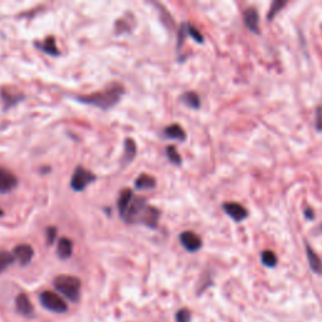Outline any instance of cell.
Segmentation results:
<instances>
[{
    "mask_svg": "<svg viewBox=\"0 0 322 322\" xmlns=\"http://www.w3.org/2000/svg\"><path fill=\"white\" fill-rule=\"evenodd\" d=\"M123 94V87L121 84H112L108 87L107 89H104L101 92H96V93L87 94V96H80L77 97L78 101L83 102V104L92 105L102 108V110H108L112 106H115Z\"/></svg>",
    "mask_w": 322,
    "mask_h": 322,
    "instance_id": "6da1fadb",
    "label": "cell"
},
{
    "mask_svg": "<svg viewBox=\"0 0 322 322\" xmlns=\"http://www.w3.org/2000/svg\"><path fill=\"white\" fill-rule=\"evenodd\" d=\"M55 289L72 302L78 301L81 295V281L75 276L60 274L55 277L53 282Z\"/></svg>",
    "mask_w": 322,
    "mask_h": 322,
    "instance_id": "7a4b0ae2",
    "label": "cell"
},
{
    "mask_svg": "<svg viewBox=\"0 0 322 322\" xmlns=\"http://www.w3.org/2000/svg\"><path fill=\"white\" fill-rule=\"evenodd\" d=\"M42 306L54 313H65L68 311V305L59 295L52 291H44L39 296Z\"/></svg>",
    "mask_w": 322,
    "mask_h": 322,
    "instance_id": "3957f363",
    "label": "cell"
},
{
    "mask_svg": "<svg viewBox=\"0 0 322 322\" xmlns=\"http://www.w3.org/2000/svg\"><path fill=\"white\" fill-rule=\"evenodd\" d=\"M96 180V176L91 173V171L86 170V169L78 166L73 173L72 179H71V186L76 191H82L86 189L91 183Z\"/></svg>",
    "mask_w": 322,
    "mask_h": 322,
    "instance_id": "277c9868",
    "label": "cell"
},
{
    "mask_svg": "<svg viewBox=\"0 0 322 322\" xmlns=\"http://www.w3.org/2000/svg\"><path fill=\"white\" fill-rule=\"evenodd\" d=\"M180 242L181 244H183V247L185 248L186 250H189V252H197V250H199L203 245L200 237L198 236V234H195L194 232L190 231L181 233Z\"/></svg>",
    "mask_w": 322,
    "mask_h": 322,
    "instance_id": "5b68a950",
    "label": "cell"
},
{
    "mask_svg": "<svg viewBox=\"0 0 322 322\" xmlns=\"http://www.w3.org/2000/svg\"><path fill=\"white\" fill-rule=\"evenodd\" d=\"M13 255L22 266H27L33 260L34 250L29 244H19L13 250Z\"/></svg>",
    "mask_w": 322,
    "mask_h": 322,
    "instance_id": "8992f818",
    "label": "cell"
},
{
    "mask_svg": "<svg viewBox=\"0 0 322 322\" xmlns=\"http://www.w3.org/2000/svg\"><path fill=\"white\" fill-rule=\"evenodd\" d=\"M17 176L9 170L0 168V192H8L17 186Z\"/></svg>",
    "mask_w": 322,
    "mask_h": 322,
    "instance_id": "52a82bcc",
    "label": "cell"
},
{
    "mask_svg": "<svg viewBox=\"0 0 322 322\" xmlns=\"http://www.w3.org/2000/svg\"><path fill=\"white\" fill-rule=\"evenodd\" d=\"M224 212L227 213L232 219H234L236 221H242L244 220L248 216V212L244 207H242L238 203H226L223 205Z\"/></svg>",
    "mask_w": 322,
    "mask_h": 322,
    "instance_id": "ba28073f",
    "label": "cell"
},
{
    "mask_svg": "<svg viewBox=\"0 0 322 322\" xmlns=\"http://www.w3.org/2000/svg\"><path fill=\"white\" fill-rule=\"evenodd\" d=\"M244 17V24L253 33H260V15L255 8H248L243 13Z\"/></svg>",
    "mask_w": 322,
    "mask_h": 322,
    "instance_id": "9c48e42d",
    "label": "cell"
},
{
    "mask_svg": "<svg viewBox=\"0 0 322 322\" xmlns=\"http://www.w3.org/2000/svg\"><path fill=\"white\" fill-rule=\"evenodd\" d=\"M15 306H17V311L20 313V315L25 316V317H31L34 313V307L31 305L30 300L27 295L20 294L15 300Z\"/></svg>",
    "mask_w": 322,
    "mask_h": 322,
    "instance_id": "30bf717a",
    "label": "cell"
},
{
    "mask_svg": "<svg viewBox=\"0 0 322 322\" xmlns=\"http://www.w3.org/2000/svg\"><path fill=\"white\" fill-rule=\"evenodd\" d=\"M73 252V243L71 239L68 238H60L59 242H58V247H57V253L59 255V258L62 260H67L72 255Z\"/></svg>",
    "mask_w": 322,
    "mask_h": 322,
    "instance_id": "8fae6325",
    "label": "cell"
},
{
    "mask_svg": "<svg viewBox=\"0 0 322 322\" xmlns=\"http://www.w3.org/2000/svg\"><path fill=\"white\" fill-rule=\"evenodd\" d=\"M306 250H307V260L310 263V268L315 272L316 274H322V261L321 258L313 252L312 248L310 245H306Z\"/></svg>",
    "mask_w": 322,
    "mask_h": 322,
    "instance_id": "7c38bea8",
    "label": "cell"
},
{
    "mask_svg": "<svg viewBox=\"0 0 322 322\" xmlns=\"http://www.w3.org/2000/svg\"><path fill=\"white\" fill-rule=\"evenodd\" d=\"M135 186L139 190H149L154 189L156 186V180L149 174H141L139 178L135 180Z\"/></svg>",
    "mask_w": 322,
    "mask_h": 322,
    "instance_id": "4fadbf2b",
    "label": "cell"
},
{
    "mask_svg": "<svg viewBox=\"0 0 322 322\" xmlns=\"http://www.w3.org/2000/svg\"><path fill=\"white\" fill-rule=\"evenodd\" d=\"M165 135L168 137H170V139L179 140V141H184V140L186 139L185 131L183 130V127H181L180 125H176V123H174V125H170L169 127H166Z\"/></svg>",
    "mask_w": 322,
    "mask_h": 322,
    "instance_id": "5bb4252c",
    "label": "cell"
},
{
    "mask_svg": "<svg viewBox=\"0 0 322 322\" xmlns=\"http://www.w3.org/2000/svg\"><path fill=\"white\" fill-rule=\"evenodd\" d=\"M37 47L41 48L43 52H46L47 54H51V55L59 54V52H58V48H57V44H55V39L52 38V37L44 39L43 43L37 44Z\"/></svg>",
    "mask_w": 322,
    "mask_h": 322,
    "instance_id": "9a60e30c",
    "label": "cell"
},
{
    "mask_svg": "<svg viewBox=\"0 0 322 322\" xmlns=\"http://www.w3.org/2000/svg\"><path fill=\"white\" fill-rule=\"evenodd\" d=\"M133 198L134 195L133 192H131V190H122L120 198H118V212H120V215H122L123 213H125L126 208L128 207V204H130V202L133 200Z\"/></svg>",
    "mask_w": 322,
    "mask_h": 322,
    "instance_id": "2e32d148",
    "label": "cell"
},
{
    "mask_svg": "<svg viewBox=\"0 0 322 322\" xmlns=\"http://www.w3.org/2000/svg\"><path fill=\"white\" fill-rule=\"evenodd\" d=\"M135 156H136V144L131 139L125 140V154H123L122 161L128 164L134 160Z\"/></svg>",
    "mask_w": 322,
    "mask_h": 322,
    "instance_id": "e0dca14e",
    "label": "cell"
},
{
    "mask_svg": "<svg viewBox=\"0 0 322 322\" xmlns=\"http://www.w3.org/2000/svg\"><path fill=\"white\" fill-rule=\"evenodd\" d=\"M15 262V258L13 253L5 252V250H0V273L8 269L13 263Z\"/></svg>",
    "mask_w": 322,
    "mask_h": 322,
    "instance_id": "ac0fdd59",
    "label": "cell"
},
{
    "mask_svg": "<svg viewBox=\"0 0 322 322\" xmlns=\"http://www.w3.org/2000/svg\"><path fill=\"white\" fill-rule=\"evenodd\" d=\"M181 100L185 105H188L191 108H199L200 107V99L195 92H186L181 96Z\"/></svg>",
    "mask_w": 322,
    "mask_h": 322,
    "instance_id": "d6986e66",
    "label": "cell"
},
{
    "mask_svg": "<svg viewBox=\"0 0 322 322\" xmlns=\"http://www.w3.org/2000/svg\"><path fill=\"white\" fill-rule=\"evenodd\" d=\"M261 260H262L263 265L268 268L276 267L277 262H278L277 255L274 254L272 250H265V252H262V254H261Z\"/></svg>",
    "mask_w": 322,
    "mask_h": 322,
    "instance_id": "ffe728a7",
    "label": "cell"
},
{
    "mask_svg": "<svg viewBox=\"0 0 322 322\" xmlns=\"http://www.w3.org/2000/svg\"><path fill=\"white\" fill-rule=\"evenodd\" d=\"M166 155H168V159L173 164H175V165H180L181 164V156L174 146L166 147Z\"/></svg>",
    "mask_w": 322,
    "mask_h": 322,
    "instance_id": "44dd1931",
    "label": "cell"
},
{
    "mask_svg": "<svg viewBox=\"0 0 322 322\" xmlns=\"http://www.w3.org/2000/svg\"><path fill=\"white\" fill-rule=\"evenodd\" d=\"M286 4H287L286 2H279V0H276V2L272 3L271 10H269L268 13V20L273 19V18L277 15V13H278L279 10H282V8H283Z\"/></svg>",
    "mask_w": 322,
    "mask_h": 322,
    "instance_id": "7402d4cb",
    "label": "cell"
},
{
    "mask_svg": "<svg viewBox=\"0 0 322 322\" xmlns=\"http://www.w3.org/2000/svg\"><path fill=\"white\" fill-rule=\"evenodd\" d=\"M2 96H3V100H4L5 105H7V107L13 106L14 104H17L18 100H20L17 97V93L9 94V91H5V89H3L2 91Z\"/></svg>",
    "mask_w": 322,
    "mask_h": 322,
    "instance_id": "603a6c76",
    "label": "cell"
},
{
    "mask_svg": "<svg viewBox=\"0 0 322 322\" xmlns=\"http://www.w3.org/2000/svg\"><path fill=\"white\" fill-rule=\"evenodd\" d=\"M176 322H190L191 320V313L188 308H181V310L178 311L175 316Z\"/></svg>",
    "mask_w": 322,
    "mask_h": 322,
    "instance_id": "cb8c5ba5",
    "label": "cell"
},
{
    "mask_svg": "<svg viewBox=\"0 0 322 322\" xmlns=\"http://www.w3.org/2000/svg\"><path fill=\"white\" fill-rule=\"evenodd\" d=\"M186 28H188V33L191 36V38L194 39L195 42H198V43H203V41H204V38H203L202 33H200L199 30H198L197 28H194L192 25L190 24H186Z\"/></svg>",
    "mask_w": 322,
    "mask_h": 322,
    "instance_id": "d4e9b609",
    "label": "cell"
},
{
    "mask_svg": "<svg viewBox=\"0 0 322 322\" xmlns=\"http://www.w3.org/2000/svg\"><path fill=\"white\" fill-rule=\"evenodd\" d=\"M55 237H57V229L48 228V231H47V241H48V244H53Z\"/></svg>",
    "mask_w": 322,
    "mask_h": 322,
    "instance_id": "484cf974",
    "label": "cell"
},
{
    "mask_svg": "<svg viewBox=\"0 0 322 322\" xmlns=\"http://www.w3.org/2000/svg\"><path fill=\"white\" fill-rule=\"evenodd\" d=\"M316 128L322 131V107H317L316 110Z\"/></svg>",
    "mask_w": 322,
    "mask_h": 322,
    "instance_id": "4316f807",
    "label": "cell"
},
{
    "mask_svg": "<svg viewBox=\"0 0 322 322\" xmlns=\"http://www.w3.org/2000/svg\"><path fill=\"white\" fill-rule=\"evenodd\" d=\"M305 215H306V218H307V219H313V218H315V214H313V210L308 209V208L305 210Z\"/></svg>",
    "mask_w": 322,
    "mask_h": 322,
    "instance_id": "83f0119b",
    "label": "cell"
},
{
    "mask_svg": "<svg viewBox=\"0 0 322 322\" xmlns=\"http://www.w3.org/2000/svg\"><path fill=\"white\" fill-rule=\"evenodd\" d=\"M3 214H4V213H3V210H2V209H0V216H2Z\"/></svg>",
    "mask_w": 322,
    "mask_h": 322,
    "instance_id": "f1b7e54d",
    "label": "cell"
}]
</instances>
